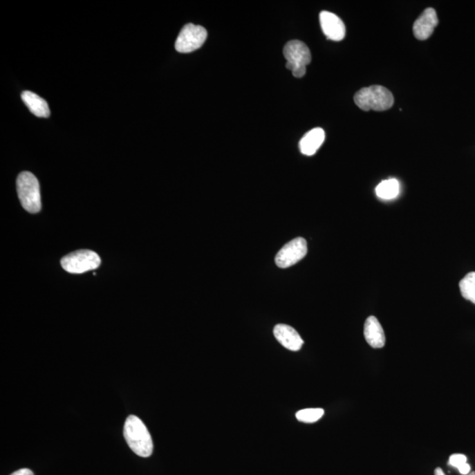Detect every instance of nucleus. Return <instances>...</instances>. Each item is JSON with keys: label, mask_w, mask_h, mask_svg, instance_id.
<instances>
[{"label": "nucleus", "mask_w": 475, "mask_h": 475, "mask_svg": "<svg viewBox=\"0 0 475 475\" xmlns=\"http://www.w3.org/2000/svg\"><path fill=\"white\" fill-rule=\"evenodd\" d=\"M124 436L129 447L142 458H148L153 454V443L147 426L136 416L126 419Z\"/></svg>", "instance_id": "1"}, {"label": "nucleus", "mask_w": 475, "mask_h": 475, "mask_svg": "<svg viewBox=\"0 0 475 475\" xmlns=\"http://www.w3.org/2000/svg\"><path fill=\"white\" fill-rule=\"evenodd\" d=\"M355 105L364 111H386L394 103L393 93L382 86L364 87L354 96Z\"/></svg>", "instance_id": "2"}, {"label": "nucleus", "mask_w": 475, "mask_h": 475, "mask_svg": "<svg viewBox=\"0 0 475 475\" xmlns=\"http://www.w3.org/2000/svg\"><path fill=\"white\" fill-rule=\"evenodd\" d=\"M17 192L19 201L26 211L38 213L41 211L40 186L38 180L30 172H22L17 178Z\"/></svg>", "instance_id": "3"}, {"label": "nucleus", "mask_w": 475, "mask_h": 475, "mask_svg": "<svg viewBox=\"0 0 475 475\" xmlns=\"http://www.w3.org/2000/svg\"><path fill=\"white\" fill-rule=\"evenodd\" d=\"M61 265L68 273L82 274L99 268L101 258L91 250H77L64 257Z\"/></svg>", "instance_id": "4"}, {"label": "nucleus", "mask_w": 475, "mask_h": 475, "mask_svg": "<svg viewBox=\"0 0 475 475\" xmlns=\"http://www.w3.org/2000/svg\"><path fill=\"white\" fill-rule=\"evenodd\" d=\"M207 38V31L201 26L192 24L184 26L178 35L176 50L180 53H193L201 48Z\"/></svg>", "instance_id": "5"}, {"label": "nucleus", "mask_w": 475, "mask_h": 475, "mask_svg": "<svg viewBox=\"0 0 475 475\" xmlns=\"http://www.w3.org/2000/svg\"><path fill=\"white\" fill-rule=\"evenodd\" d=\"M308 254V243L305 239L299 237L283 245L277 253L276 264L281 269L292 267L298 263Z\"/></svg>", "instance_id": "6"}, {"label": "nucleus", "mask_w": 475, "mask_h": 475, "mask_svg": "<svg viewBox=\"0 0 475 475\" xmlns=\"http://www.w3.org/2000/svg\"><path fill=\"white\" fill-rule=\"evenodd\" d=\"M283 55L287 60L286 68L292 72L297 68L308 66L312 60L309 48L298 40L289 41L284 46Z\"/></svg>", "instance_id": "7"}, {"label": "nucleus", "mask_w": 475, "mask_h": 475, "mask_svg": "<svg viewBox=\"0 0 475 475\" xmlns=\"http://www.w3.org/2000/svg\"><path fill=\"white\" fill-rule=\"evenodd\" d=\"M319 22L323 33L329 40L339 41L344 40L346 28L344 21L337 15L330 12L323 11L319 14Z\"/></svg>", "instance_id": "8"}, {"label": "nucleus", "mask_w": 475, "mask_h": 475, "mask_svg": "<svg viewBox=\"0 0 475 475\" xmlns=\"http://www.w3.org/2000/svg\"><path fill=\"white\" fill-rule=\"evenodd\" d=\"M438 24L437 12L435 9L427 8L425 10L421 16L416 19L413 26V35L418 40H427L434 32V29Z\"/></svg>", "instance_id": "9"}, {"label": "nucleus", "mask_w": 475, "mask_h": 475, "mask_svg": "<svg viewBox=\"0 0 475 475\" xmlns=\"http://www.w3.org/2000/svg\"><path fill=\"white\" fill-rule=\"evenodd\" d=\"M274 335L287 350L299 351L304 344L303 339L292 326L279 324L274 326Z\"/></svg>", "instance_id": "10"}, {"label": "nucleus", "mask_w": 475, "mask_h": 475, "mask_svg": "<svg viewBox=\"0 0 475 475\" xmlns=\"http://www.w3.org/2000/svg\"><path fill=\"white\" fill-rule=\"evenodd\" d=\"M364 335L365 340L371 347L380 348H383L386 344V336H384L382 326L376 317L370 316L365 321Z\"/></svg>", "instance_id": "11"}, {"label": "nucleus", "mask_w": 475, "mask_h": 475, "mask_svg": "<svg viewBox=\"0 0 475 475\" xmlns=\"http://www.w3.org/2000/svg\"><path fill=\"white\" fill-rule=\"evenodd\" d=\"M325 140V131L322 128L313 129L299 142V149L304 155L313 156Z\"/></svg>", "instance_id": "12"}, {"label": "nucleus", "mask_w": 475, "mask_h": 475, "mask_svg": "<svg viewBox=\"0 0 475 475\" xmlns=\"http://www.w3.org/2000/svg\"><path fill=\"white\" fill-rule=\"evenodd\" d=\"M21 99L32 114L37 118H47L50 116V111L47 102L35 93L25 91L21 93Z\"/></svg>", "instance_id": "13"}, {"label": "nucleus", "mask_w": 475, "mask_h": 475, "mask_svg": "<svg viewBox=\"0 0 475 475\" xmlns=\"http://www.w3.org/2000/svg\"><path fill=\"white\" fill-rule=\"evenodd\" d=\"M378 197L383 200L396 198L400 194V183L396 179L384 180L376 187Z\"/></svg>", "instance_id": "14"}, {"label": "nucleus", "mask_w": 475, "mask_h": 475, "mask_svg": "<svg viewBox=\"0 0 475 475\" xmlns=\"http://www.w3.org/2000/svg\"><path fill=\"white\" fill-rule=\"evenodd\" d=\"M460 289L462 297L475 304V272H470L460 281Z\"/></svg>", "instance_id": "15"}, {"label": "nucleus", "mask_w": 475, "mask_h": 475, "mask_svg": "<svg viewBox=\"0 0 475 475\" xmlns=\"http://www.w3.org/2000/svg\"><path fill=\"white\" fill-rule=\"evenodd\" d=\"M324 416V410L322 409H306L300 410L296 413V418L299 422L305 423H313L319 421Z\"/></svg>", "instance_id": "16"}, {"label": "nucleus", "mask_w": 475, "mask_h": 475, "mask_svg": "<svg viewBox=\"0 0 475 475\" xmlns=\"http://www.w3.org/2000/svg\"><path fill=\"white\" fill-rule=\"evenodd\" d=\"M467 460V457L463 454H454L449 458V465L458 468L461 474L468 475L471 473V467Z\"/></svg>", "instance_id": "17"}, {"label": "nucleus", "mask_w": 475, "mask_h": 475, "mask_svg": "<svg viewBox=\"0 0 475 475\" xmlns=\"http://www.w3.org/2000/svg\"><path fill=\"white\" fill-rule=\"evenodd\" d=\"M306 73V67H299L297 68L296 70H294L292 72L293 76L296 77H302L305 76V74Z\"/></svg>", "instance_id": "18"}, {"label": "nucleus", "mask_w": 475, "mask_h": 475, "mask_svg": "<svg viewBox=\"0 0 475 475\" xmlns=\"http://www.w3.org/2000/svg\"><path fill=\"white\" fill-rule=\"evenodd\" d=\"M11 475H34V473L30 469H28V468H22V469L16 471Z\"/></svg>", "instance_id": "19"}, {"label": "nucleus", "mask_w": 475, "mask_h": 475, "mask_svg": "<svg viewBox=\"0 0 475 475\" xmlns=\"http://www.w3.org/2000/svg\"><path fill=\"white\" fill-rule=\"evenodd\" d=\"M434 474L435 475H445L444 471H443L440 467H438L437 469L435 470ZM468 475H475V472H472V473Z\"/></svg>", "instance_id": "20"}]
</instances>
